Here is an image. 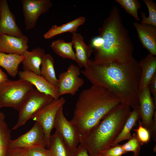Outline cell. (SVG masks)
Segmentation results:
<instances>
[{"label":"cell","mask_w":156,"mask_h":156,"mask_svg":"<svg viewBox=\"0 0 156 156\" xmlns=\"http://www.w3.org/2000/svg\"><path fill=\"white\" fill-rule=\"evenodd\" d=\"M27 156H51L49 149L43 147H37L26 149Z\"/></svg>","instance_id":"obj_32"},{"label":"cell","mask_w":156,"mask_h":156,"mask_svg":"<svg viewBox=\"0 0 156 156\" xmlns=\"http://www.w3.org/2000/svg\"><path fill=\"white\" fill-rule=\"evenodd\" d=\"M49 148L51 156H75L56 131L51 135Z\"/></svg>","instance_id":"obj_23"},{"label":"cell","mask_w":156,"mask_h":156,"mask_svg":"<svg viewBox=\"0 0 156 156\" xmlns=\"http://www.w3.org/2000/svg\"><path fill=\"white\" fill-rule=\"evenodd\" d=\"M138 64L141 68L139 84L140 92L148 86L152 78L156 74V57L149 53L141 59Z\"/></svg>","instance_id":"obj_19"},{"label":"cell","mask_w":156,"mask_h":156,"mask_svg":"<svg viewBox=\"0 0 156 156\" xmlns=\"http://www.w3.org/2000/svg\"><path fill=\"white\" fill-rule=\"evenodd\" d=\"M103 43V38L101 36L98 35L92 39L90 44L94 50L98 49L101 48Z\"/></svg>","instance_id":"obj_35"},{"label":"cell","mask_w":156,"mask_h":156,"mask_svg":"<svg viewBox=\"0 0 156 156\" xmlns=\"http://www.w3.org/2000/svg\"><path fill=\"white\" fill-rule=\"evenodd\" d=\"M63 109L62 107L57 112L54 128L70 150L75 155L78 144L80 143L79 135L74 126L66 118Z\"/></svg>","instance_id":"obj_8"},{"label":"cell","mask_w":156,"mask_h":156,"mask_svg":"<svg viewBox=\"0 0 156 156\" xmlns=\"http://www.w3.org/2000/svg\"><path fill=\"white\" fill-rule=\"evenodd\" d=\"M153 151L154 152L156 153V146H155H155L154 147Z\"/></svg>","instance_id":"obj_39"},{"label":"cell","mask_w":156,"mask_h":156,"mask_svg":"<svg viewBox=\"0 0 156 156\" xmlns=\"http://www.w3.org/2000/svg\"><path fill=\"white\" fill-rule=\"evenodd\" d=\"M7 156H27L26 149L18 148H9Z\"/></svg>","instance_id":"obj_33"},{"label":"cell","mask_w":156,"mask_h":156,"mask_svg":"<svg viewBox=\"0 0 156 156\" xmlns=\"http://www.w3.org/2000/svg\"><path fill=\"white\" fill-rule=\"evenodd\" d=\"M131 107L121 103L101 119L86 135L80 138V143L91 156H99L111 147L121 131L130 114Z\"/></svg>","instance_id":"obj_4"},{"label":"cell","mask_w":156,"mask_h":156,"mask_svg":"<svg viewBox=\"0 0 156 156\" xmlns=\"http://www.w3.org/2000/svg\"><path fill=\"white\" fill-rule=\"evenodd\" d=\"M126 153L121 145L118 144L111 146L105 150L102 154V156H122Z\"/></svg>","instance_id":"obj_31"},{"label":"cell","mask_w":156,"mask_h":156,"mask_svg":"<svg viewBox=\"0 0 156 156\" xmlns=\"http://www.w3.org/2000/svg\"><path fill=\"white\" fill-rule=\"evenodd\" d=\"M75 155V156H91L89 154L86 148L80 144L77 146ZM99 156H102V155Z\"/></svg>","instance_id":"obj_37"},{"label":"cell","mask_w":156,"mask_h":156,"mask_svg":"<svg viewBox=\"0 0 156 156\" xmlns=\"http://www.w3.org/2000/svg\"><path fill=\"white\" fill-rule=\"evenodd\" d=\"M148 11V16L147 17L144 12H141L142 18L140 23L156 27V3L151 0H143Z\"/></svg>","instance_id":"obj_27"},{"label":"cell","mask_w":156,"mask_h":156,"mask_svg":"<svg viewBox=\"0 0 156 156\" xmlns=\"http://www.w3.org/2000/svg\"><path fill=\"white\" fill-rule=\"evenodd\" d=\"M28 42L25 35L15 36L0 34V52L22 55L27 50Z\"/></svg>","instance_id":"obj_15"},{"label":"cell","mask_w":156,"mask_h":156,"mask_svg":"<svg viewBox=\"0 0 156 156\" xmlns=\"http://www.w3.org/2000/svg\"><path fill=\"white\" fill-rule=\"evenodd\" d=\"M11 139V130L5 120L0 121V156H7Z\"/></svg>","instance_id":"obj_26"},{"label":"cell","mask_w":156,"mask_h":156,"mask_svg":"<svg viewBox=\"0 0 156 156\" xmlns=\"http://www.w3.org/2000/svg\"><path fill=\"white\" fill-rule=\"evenodd\" d=\"M86 18L81 16L70 21L58 26L53 25L50 29L44 35L46 39L51 38L56 35L66 32L72 33L76 32L78 28L85 22Z\"/></svg>","instance_id":"obj_20"},{"label":"cell","mask_w":156,"mask_h":156,"mask_svg":"<svg viewBox=\"0 0 156 156\" xmlns=\"http://www.w3.org/2000/svg\"><path fill=\"white\" fill-rule=\"evenodd\" d=\"M37 147H47L44 131L40 125L35 122L27 132L17 138L11 140L9 148L29 149Z\"/></svg>","instance_id":"obj_11"},{"label":"cell","mask_w":156,"mask_h":156,"mask_svg":"<svg viewBox=\"0 0 156 156\" xmlns=\"http://www.w3.org/2000/svg\"><path fill=\"white\" fill-rule=\"evenodd\" d=\"M66 100L63 97L54 99L36 113L31 119L38 123L42 128L45 136L47 147L49 148L51 133L54 128V124L59 110L63 107Z\"/></svg>","instance_id":"obj_7"},{"label":"cell","mask_w":156,"mask_h":156,"mask_svg":"<svg viewBox=\"0 0 156 156\" xmlns=\"http://www.w3.org/2000/svg\"><path fill=\"white\" fill-rule=\"evenodd\" d=\"M153 122L149 130L151 137L153 140L156 142V111L155 110L153 117Z\"/></svg>","instance_id":"obj_36"},{"label":"cell","mask_w":156,"mask_h":156,"mask_svg":"<svg viewBox=\"0 0 156 156\" xmlns=\"http://www.w3.org/2000/svg\"><path fill=\"white\" fill-rule=\"evenodd\" d=\"M18 74L19 79L29 82L40 92L51 96L55 100L60 98L57 88L41 75L25 70L20 71Z\"/></svg>","instance_id":"obj_13"},{"label":"cell","mask_w":156,"mask_h":156,"mask_svg":"<svg viewBox=\"0 0 156 156\" xmlns=\"http://www.w3.org/2000/svg\"><path fill=\"white\" fill-rule=\"evenodd\" d=\"M139 122L138 127L134 129L133 131L135 132L138 138L143 144H147L150 141L151 137L150 132L148 129L142 125L140 120Z\"/></svg>","instance_id":"obj_30"},{"label":"cell","mask_w":156,"mask_h":156,"mask_svg":"<svg viewBox=\"0 0 156 156\" xmlns=\"http://www.w3.org/2000/svg\"><path fill=\"white\" fill-rule=\"evenodd\" d=\"M133 25L143 46L150 54L156 56V27L138 22L133 23Z\"/></svg>","instance_id":"obj_16"},{"label":"cell","mask_w":156,"mask_h":156,"mask_svg":"<svg viewBox=\"0 0 156 156\" xmlns=\"http://www.w3.org/2000/svg\"><path fill=\"white\" fill-rule=\"evenodd\" d=\"M45 53L44 49L39 47L31 51H26L23 54L22 63L24 70L40 75V66Z\"/></svg>","instance_id":"obj_18"},{"label":"cell","mask_w":156,"mask_h":156,"mask_svg":"<svg viewBox=\"0 0 156 156\" xmlns=\"http://www.w3.org/2000/svg\"><path fill=\"white\" fill-rule=\"evenodd\" d=\"M148 86L151 93L153 95V99L156 105V74L152 78Z\"/></svg>","instance_id":"obj_34"},{"label":"cell","mask_w":156,"mask_h":156,"mask_svg":"<svg viewBox=\"0 0 156 156\" xmlns=\"http://www.w3.org/2000/svg\"><path fill=\"white\" fill-rule=\"evenodd\" d=\"M54 59L50 54H45L43 57L40 68V75L57 87L58 79L56 77L54 66Z\"/></svg>","instance_id":"obj_24"},{"label":"cell","mask_w":156,"mask_h":156,"mask_svg":"<svg viewBox=\"0 0 156 156\" xmlns=\"http://www.w3.org/2000/svg\"><path fill=\"white\" fill-rule=\"evenodd\" d=\"M143 145L138 138L136 134L133 133L132 135V138L122 146L126 153L129 152H132L134 155L139 156L141 147Z\"/></svg>","instance_id":"obj_29"},{"label":"cell","mask_w":156,"mask_h":156,"mask_svg":"<svg viewBox=\"0 0 156 156\" xmlns=\"http://www.w3.org/2000/svg\"><path fill=\"white\" fill-rule=\"evenodd\" d=\"M139 101L141 124L149 131L153 122L156 105L151 97L148 86L140 92Z\"/></svg>","instance_id":"obj_12"},{"label":"cell","mask_w":156,"mask_h":156,"mask_svg":"<svg viewBox=\"0 0 156 156\" xmlns=\"http://www.w3.org/2000/svg\"><path fill=\"white\" fill-rule=\"evenodd\" d=\"M125 11L137 21L140 19L138 11L140 8L141 4L138 0H115Z\"/></svg>","instance_id":"obj_28"},{"label":"cell","mask_w":156,"mask_h":156,"mask_svg":"<svg viewBox=\"0 0 156 156\" xmlns=\"http://www.w3.org/2000/svg\"><path fill=\"white\" fill-rule=\"evenodd\" d=\"M75 50V62L79 67H87V63L94 49L90 44H86L82 35L76 32L72 33L71 41Z\"/></svg>","instance_id":"obj_17"},{"label":"cell","mask_w":156,"mask_h":156,"mask_svg":"<svg viewBox=\"0 0 156 156\" xmlns=\"http://www.w3.org/2000/svg\"><path fill=\"white\" fill-rule=\"evenodd\" d=\"M22 10L26 28H34L41 14L48 12L52 6L50 0H21Z\"/></svg>","instance_id":"obj_10"},{"label":"cell","mask_w":156,"mask_h":156,"mask_svg":"<svg viewBox=\"0 0 156 156\" xmlns=\"http://www.w3.org/2000/svg\"><path fill=\"white\" fill-rule=\"evenodd\" d=\"M81 73L80 67L72 64L59 75L57 88L60 96L66 94L74 96L76 94L84 83L83 79L79 77Z\"/></svg>","instance_id":"obj_9"},{"label":"cell","mask_w":156,"mask_h":156,"mask_svg":"<svg viewBox=\"0 0 156 156\" xmlns=\"http://www.w3.org/2000/svg\"><path fill=\"white\" fill-rule=\"evenodd\" d=\"M140 118L139 107L131 111L121 131L113 142L111 146L116 145L124 140L130 139L132 138L131 131L136 126L137 122Z\"/></svg>","instance_id":"obj_21"},{"label":"cell","mask_w":156,"mask_h":156,"mask_svg":"<svg viewBox=\"0 0 156 156\" xmlns=\"http://www.w3.org/2000/svg\"><path fill=\"white\" fill-rule=\"evenodd\" d=\"M121 103L106 88L92 85L80 93L70 121L80 138L89 133L106 114Z\"/></svg>","instance_id":"obj_3"},{"label":"cell","mask_w":156,"mask_h":156,"mask_svg":"<svg viewBox=\"0 0 156 156\" xmlns=\"http://www.w3.org/2000/svg\"><path fill=\"white\" fill-rule=\"evenodd\" d=\"M34 89L30 83L20 79H8L0 84V108L11 107L19 111Z\"/></svg>","instance_id":"obj_5"},{"label":"cell","mask_w":156,"mask_h":156,"mask_svg":"<svg viewBox=\"0 0 156 156\" xmlns=\"http://www.w3.org/2000/svg\"><path fill=\"white\" fill-rule=\"evenodd\" d=\"M54 99L51 96L34 89L18 111V120L12 129L16 130L25 125L40 109Z\"/></svg>","instance_id":"obj_6"},{"label":"cell","mask_w":156,"mask_h":156,"mask_svg":"<svg viewBox=\"0 0 156 156\" xmlns=\"http://www.w3.org/2000/svg\"><path fill=\"white\" fill-rule=\"evenodd\" d=\"M141 73L135 58L125 63L104 64H96L89 59L87 67L81 70L93 85L106 88L133 109L139 107Z\"/></svg>","instance_id":"obj_1"},{"label":"cell","mask_w":156,"mask_h":156,"mask_svg":"<svg viewBox=\"0 0 156 156\" xmlns=\"http://www.w3.org/2000/svg\"><path fill=\"white\" fill-rule=\"evenodd\" d=\"M0 14H1V8H0Z\"/></svg>","instance_id":"obj_40"},{"label":"cell","mask_w":156,"mask_h":156,"mask_svg":"<svg viewBox=\"0 0 156 156\" xmlns=\"http://www.w3.org/2000/svg\"><path fill=\"white\" fill-rule=\"evenodd\" d=\"M0 34L20 36L23 35L16 23L13 13L10 11L6 0H0Z\"/></svg>","instance_id":"obj_14"},{"label":"cell","mask_w":156,"mask_h":156,"mask_svg":"<svg viewBox=\"0 0 156 156\" xmlns=\"http://www.w3.org/2000/svg\"><path fill=\"white\" fill-rule=\"evenodd\" d=\"M72 42H67L62 39H58L52 42L51 47L57 55L64 58L75 61V53L73 49Z\"/></svg>","instance_id":"obj_25"},{"label":"cell","mask_w":156,"mask_h":156,"mask_svg":"<svg viewBox=\"0 0 156 156\" xmlns=\"http://www.w3.org/2000/svg\"><path fill=\"white\" fill-rule=\"evenodd\" d=\"M132 156H137V155H133Z\"/></svg>","instance_id":"obj_41"},{"label":"cell","mask_w":156,"mask_h":156,"mask_svg":"<svg viewBox=\"0 0 156 156\" xmlns=\"http://www.w3.org/2000/svg\"><path fill=\"white\" fill-rule=\"evenodd\" d=\"M98 32V35L103 39V43L101 48L94 50L93 60L94 63H123L134 58L133 44L116 6L112 8Z\"/></svg>","instance_id":"obj_2"},{"label":"cell","mask_w":156,"mask_h":156,"mask_svg":"<svg viewBox=\"0 0 156 156\" xmlns=\"http://www.w3.org/2000/svg\"><path fill=\"white\" fill-rule=\"evenodd\" d=\"M23 58V55L0 52V66L3 68L10 76L14 77L18 73L19 66Z\"/></svg>","instance_id":"obj_22"},{"label":"cell","mask_w":156,"mask_h":156,"mask_svg":"<svg viewBox=\"0 0 156 156\" xmlns=\"http://www.w3.org/2000/svg\"><path fill=\"white\" fill-rule=\"evenodd\" d=\"M5 117L4 114L1 111L0 109V121L5 120Z\"/></svg>","instance_id":"obj_38"}]
</instances>
